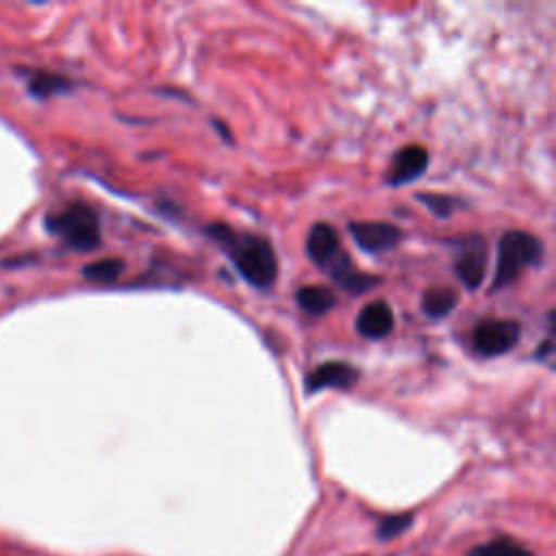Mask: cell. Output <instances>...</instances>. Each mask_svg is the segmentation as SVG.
<instances>
[{
    "label": "cell",
    "instance_id": "1",
    "mask_svg": "<svg viewBox=\"0 0 556 556\" xmlns=\"http://www.w3.org/2000/svg\"><path fill=\"white\" fill-rule=\"evenodd\" d=\"M206 232L222 245L237 271L254 287L267 289L278 276V258L267 239L254 232H241L226 224H211Z\"/></svg>",
    "mask_w": 556,
    "mask_h": 556
},
{
    "label": "cell",
    "instance_id": "2",
    "mask_svg": "<svg viewBox=\"0 0 556 556\" xmlns=\"http://www.w3.org/2000/svg\"><path fill=\"white\" fill-rule=\"evenodd\" d=\"M543 256V243L523 230H508L502 235L497 243V263L491 289H502L513 285L519 274L532 265H536Z\"/></svg>",
    "mask_w": 556,
    "mask_h": 556
},
{
    "label": "cell",
    "instance_id": "3",
    "mask_svg": "<svg viewBox=\"0 0 556 556\" xmlns=\"http://www.w3.org/2000/svg\"><path fill=\"white\" fill-rule=\"evenodd\" d=\"M52 235L61 237L74 250H93L100 243V219L96 211L83 202H72L46 217Z\"/></svg>",
    "mask_w": 556,
    "mask_h": 556
},
{
    "label": "cell",
    "instance_id": "4",
    "mask_svg": "<svg viewBox=\"0 0 556 556\" xmlns=\"http://www.w3.org/2000/svg\"><path fill=\"white\" fill-rule=\"evenodd\" d=\"M306 254L308 258L319 267L324 269L337 285L348 278L356 267L352 265L350 256L341 250V241H339V235L337 230L330 226V224H315L311 230H308V237H306Z\"/></svg>",
    "mask_w": 556,
    "mask_h": 556
},
{
    "label": "cell",
    "instance_id": "5",
    "mask_svg": "<svg viewBox=\"0 0 556 556\" xmlns=\"http://www.w3.org/2000/svg\"><path fill=\"white\" fill-rule=\"evenodd\" d=\"M521 337V326L515 319H482L471 334L473 350L482 356H500L515 348Z\"/></svg>",
    "mask_w": 556,
    "mask_h": 556
},
{
    "label": "cell",
    "instance_id": "6",
    "mask_svg": "<svg viewBox=\"0 0 556 556\" xmlns=\"http://www.w3.org/2000/svg\"><path fill=\"white\" fill-rule=\"evenodd\" d=\"M486 241L478 235H471L465 243H463V250L456 258V276L460 278V282L467 287V289H478L484 280V271H486Z\"/></svg>",
    "mask_w": 556,
    "mask_h": 556
},
{
    "label": "cell",
    "instance_id": "7",
    "mask_svg": "<svg viewBox=\"0 0 556 556\" xmlns=\"http://www.w3.org/2000/svg\"><path fill=\"white\" fill-rule=\"evenodd\" d=\"M358 369L343 361H326L304 378V391L317 393L324 389H348L358 380Z\"/></svg>",
    "mask_w": 556,
    "mask_h": 556
},
{
    "label": "cell",
    "instance_id": "8",
    "mask_svg": "<svg viewBox=\"0 0 556 556\" xmlns=\"http://www.w3.org/2000/svg\"><path fill=\"white\" fill-rule=\"evenodd\" d=\"M350 235L354 237V241L361 250L371 252V254L393 250L402 239L400 228L393 224H387V222H352Z\"/></svg>",
    "mask_w": 556,
    "mask_h": 556
},
{
    "label": "cell",
    "instance_id": "9",
    "mask_svg": "<svg viewBox=\"0 0 556 556\" xmlns=\"http://www.w3.org/2000/svg\"><path fill=\"white\" fill-rule=\"evenodd\" d=\"M426 167H428V150L417 143L406 146L393 154L387 182L393 187L413 182L415 178H419L426 172Z\"/></svg>",
    "mask_w": 556,
    "mask_h": 556
},
{
    "label": "cell",
    "instance_id": "10",
    "mask_svg": "<svg viewBox=\"0 0 556 556\" xmlns=\"http://www.w3.org/2000/svg\"><path fill=\"white\" fill-rule=\"evenodd\" d=\"M391 328H393V311L382 300H374L365 304L356 317V330L367 339H382L391 332Z\"/></svg>",
    "mask_w": 556,
    "mask_h": 556
},
{
    "label": "cell",
    "instance_id": "11",
    "mask_svg": "<svg viewBox=\"0 0 556 556\" xmlns=\"http://www.w3.org/2000/svg\"><path fill=\"white\" fill-rule=\"evenodd\" d=\"M295 300L311 315H324L330 308H334V304H337L334 293L324 285H306V287L298 289Z\"/></svg>",
    "mask_w": 556,
    "mask_h": 556
},
{
    "label": "cell",
    "instance_id": "12",
    "mask_svg": "<svg viewBox=\"0 0 556 556\" xmlns=\"http://www.w3.org/2000/svg\"><path fill=\"white\" fill-rule=\"evenodd\" d=\"M458 304V293L450 287H432L421 295V311L428 317H445Z\"/></svg>",
    "mask_w": 556,
    "mask_h": 556
},
{
    "label": "cell",
    "instance_id": "13",
    "mask_svg": "<svg viewBox=\"0 0 556 556\" xmlns=\"http://www.w3.org/2000/svg\"><path fill=\"white\" fill-rule=\"evenodd\" d=\"M124 271L122 258H102L83 267V276L91 282H113Z\"/></svg>",
    "mask_w": 556,
    "mask_h": 556
},
{
    "label": "cell",
    "instance_id": "14",
    "mask_svg": "<svg viewBox=\"0 0 556 556\" xmlns=\"http://www.w3.org/2000/svg\"><path fill=\"white\" fill-rule=\"evenodd\" d=\"M469 556H532V554L517 541L500 536V539L478 545Z\"/></svg>",
    "mask_w": 556,
    "mask_h": 556
},
{
    "label": "cell",
    "instance_id": "15",
    "mask_svg": "<svg viewBox=\"0 0 556 556\" xmlns=\"http://www.w3.org/2000/svg\"><path fill=\"white\" fill-rule=\"evenodd\" d=\"M28 89L39 96V98H48L52 93H61L70 89V80H65L63 76L56 74H48V72H37L30 76L28 80Z\"/></svg>",
    "mask_w": 556,
    "mask_h": 556
},
{
    "label": "cell",
    "instance_id": "16",
    "mask_svg": "<svg viewBox=\"0 0 556 556\" xmlns=\"http://www.w3.org/2000/svg\"><path fill=\"white\" fill-rule=\"evenodd\" d=\"M417 200L424 202L439 217H447L454 211V200L443 193H419Z\"/></svg>",
    "mask_w": 556,
    "mask_h": 556
},
{
    "label": "cell",
    "instance_id": "17",
    "mask_svg": "<svg viewBox=\"0 0 556 556\" xmlns=\"http://www.w3.org/2000/svg\"><path fill=\"white\" fill-rule=\"evenodd\" d=\"M410 521H413L410 515H389V517H384V519L380 521V526H378V536H380V539H391V536L404 532V530L410 526Z\"/></svg>",
    "mask_w": 556,
    "mask_h": 556
}]
</instances>
